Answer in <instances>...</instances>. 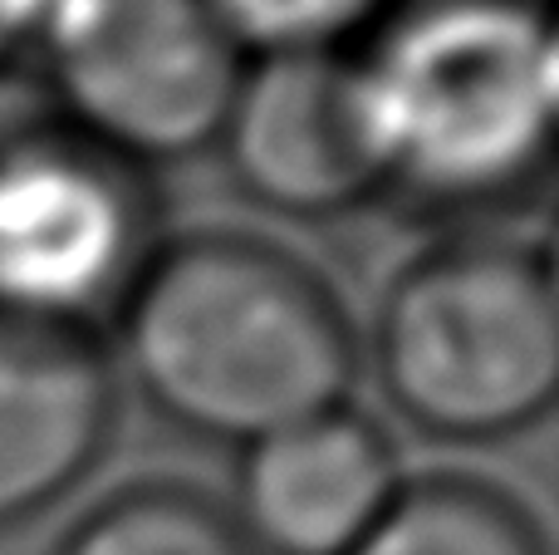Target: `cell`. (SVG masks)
Listing matches in <instances>:
<instances>
[{
  "mask_svg": "<svg viewBox=\"0 0 559 555\" xmlns=\"http://www.w3.org/2000/svg\"><path fill=\"white\" fill-rule=\"evenodd\" d=\"M104 334L118 383L157 423L231 452L354 403L364 374L334 281L246 226L163 232Z\"/></svg>",
  "mask_w": 559,
  "mask_h": 555,
  "instance_id": "6da1fadb",
  "label": "cell"
},
{
  "mask_svg": "<svg viewBox=\"0 0 559 555\" xmlns=\"http://www.w3.org/2000/svg\"><path fill=\"white\" fill-rule=\"evenodd\" d=\"M378 206L442 232H515L559 147L550 0H403L348 55Z\"/></svg>",
  "mask_w": 559,
  "mask_h": 555,
  "instance_id": "7a4b0ae2",
  "label": "cell"
},
{
  "mask_svg": "<svg viewBox=\"0 0 559 555\" xmlns=\"http://www.w3.org/2000/svg\"><path fill=\"white\" fill-rule=\"evenodd\" d=\"M383 409L442 448L525 438L559 399V285L521 232H442L383 281L358 330Z\"/></svg>",
  "mask_w": 559,
  "mask_h": 555,
  "instance_id": "3957f363",
  "label": "cell"
},
{
  "mask_svg": "<svg viewBox=\"0 0 559 555\" xmlns=\"http://www.w3.org/2000/svg\"><path fill=\"white\" fill-rule=\"evenodd\" d=\"M25 64L49 114L157 177L216 147L246 59L206 0H49Z\"/></svg>",
  "mask_w": 559,
  "mask_h": 555,
  "instance_id": "277c9868",
  "label": "cell"
},
{
  "mask_svg": "<svg viewBox=\"0 0 559 555\" xmlns=\"http://www.w3.org/2000/svg\"><path fill=\"white\" fill-rule=\"evenodd\" d=\"M0 104V320L104 334L163 236L157 187L55 118Z\"/></svg>",
  "mask_w": 559,
  "mask_h": 555,
  "instance_id": "5b68a950",
  "label": "cell"
},
{
  "mask_svg": "<svg viewBox=\"0 0 559 555\" xmlns=\"http://www.w3.org/2000/svg\"><path fill=\"white\" fill-rule=\"evenodd\" d=\"M212 157L246 206L289 226L378 206L348 59H246Z\"/></svg>",
  "mask_w": 559,
  "mask_h": 555,
  "instance_id": "8992f818",
  "label": "cell"
},
{
  "mask_svg": "<svg viewBox=\"0 0 559 555\" xmlns=\"http://www.w3.org/2000/svg\"><path fill=\"white\" fill-rule=\"evenodd\" d=\"M403 482L383 418L338 403L236 448L222 507L251 555H348Z\"/></svg>",
  "mask_w": 559,
  "mask_h": 555,
  "instance_id": "52a82bcc",
  "label": "cell"
},
{
  "mask_svg": "<svg viewBox=\"0 0 559 555\" xmlns=\"http://www.w3.org/2000/svg\"><path fill=\"white\" fill-rule=\"evenodd\" d=\"M123 383L104 334L0 320V536L35 527L98 472Z\"/></svg>",
  "mask_w": 559,
  "mask_h": 555,
  "instance_id": "ba28073f",
  "label": "cell"
},
{
  "mask_svg": "<svg viewBox=\"0 0 559 555\" xmlns=\"http://www.w3.org/2000/svg\"><path fill=\"white\" fill-rule=\"evenodd\" d=\"M348 555H550L535 511L472 472H407Z\"/></svg>",
  "mask_w": 559,
  "mask_h": 555,
  "instance_id": "9c48e42d",
  "label": "cell"
},
{
  "mask_svg": "<svg viewBox=\"0 0 559 555\" xmlns=\"http://www.w3.org/2000/svg\"><path fill=\"white\" fill-rule=\"evenodd\" d=\"M49 555H251L222 497L177 477H143L98 497Z\"/></svg>",
  "mask_w": 559,
  "mask_h": 555,
  "instance_id": "30bf717a",
  "label": "cell"
},
{
  "mask_svg": "<svg viewBox=\"0 0 559 555\" xmlns=\"http://www.w3.org/2000/svg\"><path fill=\"white\" fill-rule=\"evenodd\" d=\"M403 0H206L241 59H348Z\"/></svg>",
  "mask_w": 559,
  "mask_h": 555,
  "instance_id": "8fae6325",
  "label": "cell"
},
{
  "mask_svg": "<svg viewBox=\"0 0 559 555\" xmlns=\"http://www.w3.org/2000/svg\"><path fill=\"white\" fill-rule=\"evenodd\" d=\"M45 10L49 0H0V84L10 79V69L25 64L29 39H35Z\"/></svg>",
  "mask_w": 559,
  "mask_h": 555,
  "instance_id": "7c38bea8",
  "label": "cell"
}]
</instances>
